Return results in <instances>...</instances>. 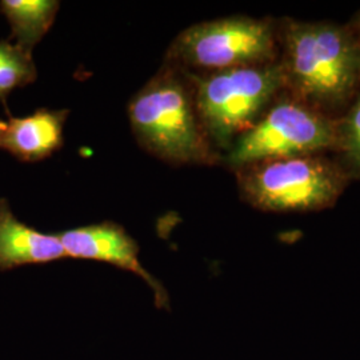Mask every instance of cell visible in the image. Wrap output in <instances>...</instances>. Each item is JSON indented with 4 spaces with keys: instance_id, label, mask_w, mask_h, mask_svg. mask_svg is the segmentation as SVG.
<instances>
[{
    "instance_id": "6da1fadb",
    "label": "cell",
    "mask_w": 360,
    "mask_h": 360,
    "mask_svg": "<svg viewBox=\"0 0 360 360\" xmlns=\"http://www.w3.org/2000/svg\"><path fill=\"white\" fill-rule=\"evenodd\" d=\"M284 89L328 115L346 107L360 87V39L328 22L287 20L281 28Z\"/></svg>"
},
{
    "instance_id": "7a4b0ae2",
    "label": "cell",
    "mask_w": 360,
    "mask_h": 360,
    "mask_svg": "<svg viewBox=\"0 0 360 360\" xmlns=\"http://www.w3.org/2000/svg\"><path fill=\"white\" fill-rule=\"evenodd\" d=\"M129 119L143 148L174 166H211L220 156L195 105L190 74L165 63L129 104Z\"/></svg>"
},
{
    "instance_id": "3957f363",
    "label": "cell",
    "mask_w": 360,
    "mask_h": 360,
    "mask_svg": "<svg viewBox=\"0 0 360 360\" xmlns=\"http://www.w3.org/2000/svg\"><path fill=\"white\" fill-rule=\"evenodd\" d=\"M190 77L200 123L217 151L224 153L257 123L284 90L279 60Z\"/></svg>"
},
{
    "instance_id": "277c9868",
    "label": "cell",
    "mask_w": 360,
    "mask_h": 360,
    "mask_svg": "<svg viewBox=\"0 0 360 360\" xmlns=\"http://www.w3.org/2000/svg\"><path fill=\"white\" fill-rule=\"evenodd\" d=\"M242 198L267 212H309L334 206L347 187L343 166L321 155L260 162L236 171Z\"/></svg>"
},
{
    "instance_id": "5b68a950",
    "label": "cell",
    "mask_w": 360,
    "mask_h": 360,
    "mask_svg": "<svg viewBox=\"0 0 360 360\" xmlns=\"http://www.w3.org/2000/svg\"><path fill=\"white\" fill-rule=\"evenodd\" d=\"M279 40L267 19L245 15L202 22L183 30L169 44L165 63L191 75L278 62Z\"/></svg>"
},
{
    "instance_id": "8992f818",
    "label": "cell",
    "mask_w": 360,
    "mask_h": 360,
    "mask_svg": "<svg viewBox=\"0 0 360 360\" xmlns=\"http://www.w3.org/2000/svg\"><path fill=\"white\" fill-rule=\"evenodd\" d=\"M336 147V120L295 98L272 103L224 154L231 169L276 159L321 155Z\"/></svg>"
},
{
    "instance_id": "52a82bcc",
    "label": "cell",
    "mask_w": 360,
    "mask_h": 360,
    "mask_svg": "<svg viewBox=\"0 0 360 360\" xmlns=\"http://www.w3.org/2000/svg\"><path fill=\"white\" fill-rule=\"evenodd\" d=\"M56 235L67 257L108 263L138 275L153 290L155 304L167 309L166 288L143 267L139 260V245L122 226L103 221L56 232Z\"/></svg>"
},
{
    "instance_id": "ba28073f",
    "label": "cell",
    "mask_w": 360,
    "mask_h": 360,
    "mask_svg": "<svg viewBox=\"0 0 360 360\" xmlns=\"http://www.w3.org/2000/svg\"><path fill=\"white\" fill-rule=\"evenodd\" d=\"M67 110L41 108L25 117L4 120L0 148L23 162H39L51 156L63 144Z\"/></svg>"
},
{
    "instance_id": "9c48e42d",
    "label": "cell",
    "mask_w": 360,
    "mask_h": 360,
    "mask_svg": "<svg viewBox=\"0 0 360 360\" xmlns=\"http://www.w3.org/2000/svg\"><path fill=\"white\" fill-rule=\"evenodd\" d=\"M67 257L56 233H44L13 215L7 199H0V271L46 264Z\"/></svg>"
},
{
    "instance_id": "30bf717a",
    "label": "cell",
    "mask_w": 360,
    "mask_h": 360,
    "mask_svg": "<svg viewBox=\"0 0 360 360\" xmlns=\"http://www.w3.org/2000/svg\"><path fill=\"white\" fill-rule=\"evenodd\" d=\"M56 0H1L0 11L11 27V38L22 50L34 47L49 32L59 11Z\"/></svg>"
},
{
    "instance_id": "8fae6325",
    "label": "cell",
    "mask_w": 360,
    "mask_h": 360,
    "mask_svg": "<svg viewBox=\"0 0 360 360\" xmlns=\"http://www.w3.org/2000/svg\"><path fill=\"white\" fill-rule=\"evenodd\" d=\"M37 77L38 70L32 53L10 40H0V103L6 105L13 90L35 82Z\"/></svg>"
},
{
    "instance_id": "7c38bea8",
    "label": "cell",
    "mask_w": 360,
    "mask_h": 360,
    "mask_svg": "<svg viewBox=\"0 0 360 360\" xmlns=\"http://www.w3.org/2000/svg\"><path fill=\"white\" fill-rule=\"evenodd\" d=\"M336 150L340 151L348 175L360 178V92L347 112L336 122Z\"/></svg>"
},
{
    "instance_id": "4fadbf2b",
    "label": "cell",
    "mask_w": 360,
    "mask_h": 360,
    "mask_svg": "<svg viewBox=\"0 0 360 360\" xmlns=\"http://www.w3.org/2000/svg\"><path fill=\"white\" fill-rule=\"evenodd\" d=\"M352 30L355 31V34L358 35V38L360 39V13L356 18H355V26L352 27Z\"/></svg>"
},
{
    "instance_id": "5bb4252c",
    "label": "cell",
    "mask_w": 360,
    "mask_h": 360,
    "mask_svg": "<svg viewBox=\"0 0 360 360\" xmlns=\"http://www.w3.org/2000/svg\"><path fill=\"white\" fill-rule=\"evenodd\" d=\"M3 124H4V120H1V119H0V129L3 127Z\"/></svg>"
}]
</instances>
